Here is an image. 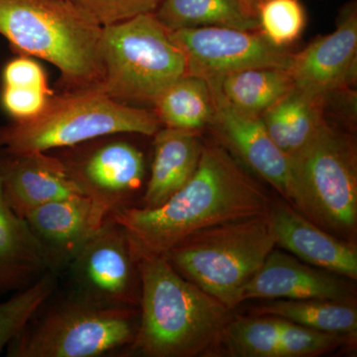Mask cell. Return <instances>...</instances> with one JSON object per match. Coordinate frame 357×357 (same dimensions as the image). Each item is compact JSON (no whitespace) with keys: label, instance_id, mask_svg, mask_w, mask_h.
<instances>
[{"label":"cell","instance_id":"cell-13","mask_svg":"<svg viewBox=\"0 0 357 357\" xmlns=\"http://www.w3.org/2000/svg\"><path fill=\"white\" fill-rule=\"evenodd\" d=\"M213 93L215 115L211 126L220 144L285 199L289 197L290 156L268 133L261 116L230 105L213 79H206Z\"/></svg>","mask_w":357,"mask_h":357},{"label":"cell","instance_id":"cell-2","mask_svg":"<svg viewBox=\"0 0 357 357\" xmlns=\"http://www.w3.org/2000/svg\"><path fill=\"white\" fill-rule=\"evenodd\" d=\"M139 326L134 351L194 357L218 345L230 310L176 271L164 256H138Z\"/></svg>","mask_w":357,"mask_h":357},{"label":"cell","instance_id":"cell-29","mask_svg":"<svg viewBox=\"0 0 357 357\" xmlns=\"http://www.w3.org/2000/svg\"><path fill=\"white\" fill-rule=\"evenodd\" d=\"M102 27L154 13L163 0H76Z\"/></svg>","mask_w":357,"mask_h":357},{"label":"cell","instance_id":"cell-23","mask_svg":"<svg viewBox=\"0 0 357 357\" xmlns=\"http://www.w3.org/2000/svg\"><path fill=\"white\" fill-rule=\"evenodd\" d=\"M155 114L166 128L199 131L211 126L215 115L213 93L204 77L185 74L154 102Z\"/></svg>","mask_w":357,"mask_h":357},{"label":"cell","instance_id":"cell-20","mask_svg":"<svg viewBox=\"0 0 357 357\" xmlns=\"http://www.w3.org/2000/svg\"><path fill=\"white\" fill-rule=\"evenodd\" d=\"M325 107V98H314L293 88L260 116L277 146L291 155L326 121Z\"/></svg>","mask_w":357,"mask_h":357},{"label":"cell","instance_id":"cell-25","mask_svg":"<svg viewBox=\"0 0 357 357\" xmlns=\"http://www.w3.org/2000/svg\"><path fill=\"white\" fill-rule=\"evenodd\" d=\"M280 323L272 316L230 319L218 345L232 357H278Z\"/></svg>","mask_w":357,"mask_h":357},{"label":"cell","instance_id":"cell-15","mask_svg":"<svg viewBox=\"0 0 357 357\" xmlns=\"http://www.w3.org/2000/svg\"><path fill=\"white\" fill-rule=\"evenodd\" d=\"M268 215L277 245L307 264L356 280V243L328 234L288 203H272Z\"/></svg>","mask_w":357,"mask_h":357},{"label":"cell","instance_id":"cell-6","mask_svg":"<svg viewBox=\"0 0 357 357\" xmlns=\"http://www.w3.org/2000/svg\"><path fill=\"white\" fill-rule=\"evenodd\" d=\"M159 129L153 112L123 105L96 86L64 98L51 96L34 119L0 129V147L11 155L43 153L114 134L154 136Z\"/></svg>","mask_w":357,"mask_h":357},{"label":"cell","instance_id":"cell-28","mask_svg":"<svg viewBox=\"0 0 357 357\" xmlns=\"http://www.w3.org/2000/svg\"><path fill=\"white\" fill-rule=\"evenodd\" d=\"M280 319L278 357L321 356L333 351L340 344L351 342L342 335L319 332L286 319Z\"/></svg>","mask_w":357,"mask_h":357},{"label":"cell","instance_id":"cell-11","mask_svg":"<svg viewBox=\"0 0 357 357\" xmlns=\"http://www.w3.org/2000/svg\"><path fill=\"white\" fill-rule=\"evenodd\" d=\"M294 88L314 98L349 88L357 77V7L340 11L333 32L293 53L288 68Z\"/></svg>","mask_w":357,"mask_h":357},{"label":"cell","instance_id":"cell-17","mask_svg":"<svg viewBox=\"0 0 357 357\" xmlns=\"http://www.w3.org/2000/svg\"><path fill=\"white\" fill-rule=\"evenodd\" d=\"M9 155L0 161L4 195L23 218L42 204L84 195L62 160L47 152Z\"/></svg>","mask_w":357,"mask_h":357},{"label":"cell","instance_id":"cell-21","mask_svg":"<svg viewBox=\"0 0 357 357\" xmlns=\"http://www.w3.org/2000/svg\"><path fill=\"white\" fill-rule=\"evenodd\" d=\"M154 15L168 31L202 27L259 30L257 15L241 0H163Z\"/></svg>","mask_w":357,"mask_h":357},{"label":"cell","instance_id":"cell-3","mask_svg":"<svg viewBox=\"0 0 357 357\" xmlns=\"http://www.w3.org/2000/svg\"><path fill=\"white\" fill-rule=\"evenodd\" d=\"M102 26L76 0H0V35L55 66L73 86L102 84Z\"/></svg>","mask_w":357,"mask_h":357},{"label":"cell","instance_id":"cell-14","mask_svg":"<svg viewBox=\"0 0 357 357\" xmlns=\"http://www.w3.org/2000/svg\"><path fill=\"white\" fill-rule=\"evenodd\" d=\"M43 249L51 271L70 266L109 218L89 197H72L42 204L23 217Z\"/></svg>","mask_w":357,"mask_h":357},{"label":"cell","instance_id":"cell-16","mask_svg":"<svg viewBox=\"0 0 357 357\" xmlns=\"http://www.w3.org/2000/svg\"><path fill=\"white\" fill-rule=\"evenodd\" d=\"M351 300V291L337 275L273 250L244 290L243 301Z\"/></svg>","mask_w":357,"mask_h":357},{"label":"cell","instance_id":"cell-5","mask_svg":"<svg viewBox=\"0 0 357 357\" xmlns=\"http://www.w3.org/2000/svg\"><path fill=\"white\" fill-rule=\"evenodd\" d=\"M268 213L199 230L163 256L181 276L232 311L277 245Z\"/></svg>","mask_w":357,"mask_h":357},{"label":"cell","instance_id":"cell-32","mask_svg":"<svg viewBox=\"0 0 357 357\" xmlns=\"http://www.w3.org/2000/svg\"><path fill=\"white\" fill-rule=\"evenodd\" d=\"M266 0H241V3L243 4L250 13L257 15L258 9L262 6Z\"/></svg>","mask_w":357,"mask_h":357},{"label":"cell","instance_id":"cell-9","mask_svg":"<svg viewBox=\"0 0 357 357\" xmlns=\"http://www.w3.org/2000/svg\"><path fill=\"white\" fill-rule=\"evenodd\" d=\"M70 297L98 307L137 310L139 265L126 229L109 217L70 263Z\"/></svg>","mask_w":357,"mask_h":357},{"label":"cell","instance_id":"cell-1","mask_svg":"<svg viewBox=\"0 0 357 357\" xmlns=\"http://www.w3.org/2000/svg\"><path fill=\"white\" fill-rule=\"evenodd\" d=\"M272 201L220 144L203 145L196 172L166 203L130 206L112 215L126 229L136 258L163 256L199 230L266 215Z\"/></svg>","mask_w":357,"mask_h":357},{"label":"cell","instance_id":"cell-19","mask_svg":"<svg viewBox=\"0 0 357 357\" xmlns=\"http://www.w3.org/2000/svg\"><path fill=\"white\" fill-rule=\"evenodd\" d=\"M48 271L43 249L7 202L0 170V293L22 290Z\"/></svg>","mask_w":357,"mask_h":357},{"label":"cell","instance_id":"cell-22","mask_svg":"<svg viewBox=\"0 0 357 357\" xmlns=\"http://www.w3.org/2000/svg\"><path fill=\"white\" fill-rule=\"evenodd\" d=\"M255 316H272L319 332L356 342L357 310L351 300H272L253 310Z\"/></svg>","mask_w":357,"mask_h":357},{"label":"cell","instance_id":"cell-30","mask_svg":"<svg viewBox=\"0 0 357 357\" xmlns=\"http://www.w3.org/2000/svg\"><path fill=\"white\" fill-rule=\"evenodd\" d=\"M50 98V89L4 86L2 105L18 121H27L41 114Z\"/></svg>","mask_w":357,"mask_h":357},{"label":"cell","instance_id":"cell-8","mask_svg":"<svg viewBox=\"0 0 357 357\" xmlns=\"http://www.w3.org/2000/svg\"><path fill=\"white\" fill-rule=\"evenodd\" d=\"M137 310L103 309L67 296L37 312L8 345L13 357H98L132 345Z\"/></svg>","mask_w":357,"mask_h":357},{"label":"cell","instance_id":"cell-7","mask_svg":"<svg viewBox=\"0 0 357 357\" xmlns=\"http://www.w3.org/2000/svg\"><path fill=\"white\" fill-rule=\"evenodd\" d=\"M102 82L98 88L114 100L153 102L187 74L184 54L154 13L102 27Z\"/></svg>","mask_w":357,"mask_h":357},{"label":"cell","instance_id":"cell-10","mask_svg":"<svg viewBox=\"0 0 357 357\" xmlns=\"http://www.w3.org/2000/svg\"><path fill=\"white\" fill-rule=\"evenodd\" d=\"M184 54L187 74L206 79L253 68L288 70L293 53L258 31L227 27H202L169 31Z\"/></svg>","mask_w":357,"mask_h":357},{"label":"cell","instance_id":"cell-12","mask_svg":"<svg viewBox=\"0 0 357 357\" xmlns=\"http://www.w3.org/2000/svg\"><path fill=\"white\" fill-rule=\"evenodd\" d=\"M62 162L84 196L109 218L133 206L144 182V156L126 141L105 143L75 161Z\"/></svg>","mask_w":357,"mask_h":357},{"label":"cell","instance_id":"cell-31","mask_svg":"<svg viewBox=\"0 0 357 357\" xmlns=\"http://www.w3.org/2000/svg\"><path fill=\"white\" fill-rule=\"evenodd\" d=\"M6 86H24L49 89L43 68L32 59L21 57L10 61L3 70Z\"/></svg>","mask_w":357,"mask_h":357},{"label":"cell","instance_id":"cell-4","mask_svg":"<svg viewBox=\"0 0 357 357\" xmlns=\"http://www.w3.org/2000/svg\"><path fill=\"white\" fill-rule=\"evenodd\" d=\"M289 156L287 203L328 234L356 243L357 151L354 138L326 121Z\"/></svg>","mask_w":357,"mask_h":357},{"label":"cell","instance_id":"cell-18","mask_svg":"<svg viewBox=\"0 0 357 357\" xmlns=\"http://www.w3.org/2000/svg\"><path fill=\"white\" fill-rule=\"evenodd\" d=\"M151 175L139 206L154 208L166 203L192 177L201 158L203 143L198 131L159 129L154 135Z\"/></svg>","mask_w":357,"mask_h":357},{"label":"cell","instance_id":"cell-27","mask_svg":"<svg viewBox=\"0 0 357 357\" xmlns=\"http://www.w3.org/2000/svg\"><path fill=\"white\" fill-rule=\"evenodd\" d=\"M259 31L279 47H288L302 34L306 14L299 0H266L258 9Z\"/></svg>","mask_w":357,"mask_h":357},{"label":"cell","instance_id":"cell-24","mask_svg":"<svg viewBox=\"0 0 357 357\" xmlns=\"http://www.w3.org/2000/svg\"><path fill=\"white\" fill-rule=\"evenodd\" d=\"M210 79L230 105L255 115L264 114L294 88L288 70L276 68H253Z\"/></svg>","mask_w":357,"mask_h":357},{"label":"cell","instance_id":"cell-26","mask_svg":"<svg viewBox=\"0 0 357 357\" xmlns=\"http://www.w3.org/2000/svg\"><path fill=\"white\" fill-rule=\"evenodd\" d=\"M57 285L58 273L48 271L11 299L0 304V354L50 299Z\"/></svg>","mask_w":357,"mask_h":357}]
</instances>
